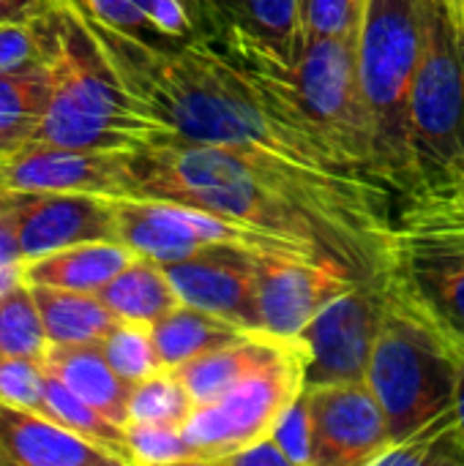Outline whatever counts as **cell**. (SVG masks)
<instances>
[{
	"mask_svg": "<svg viewBox=\"0 0 464 466\" xmlns=\"http://www.w3.org/2000/svg\"><path fill=\"white\" fill-rule=\"evenodd\" d=\"M178 139L118 79L82 14L66 8L63 46L52 60V96L33 142L79 150H137Z\"/></svg>",
	"mask_w": 464,
	"mask_h": 466,
	"instance_id": "obj_3",
	"label": "cell"
},
{
	"mask_svg": "<svg viewBox=\"0 0 464 466\" xmlns=\"http://www.w3.org/2000/svg\"><path fill=\"white\" fill-rule=\"evenodd\" d=\"M49 347L101 344L118 317L93 292H68L52 287H30Z\"/></svg>",
	"mask_w": 464,
	"mask_h": 466,
	"instance_id": "obj_23",
	"label": "cell"
},
{
	"mask_svg": "<svg viewBox=\"0 0 464 466\" xmlns=\"http://www.w3.org/2000/svg\"><path fill=\"white\" fill-rule=\"evenodd\" d=\"M306 393L314 466L375 464L391 437L386 412L366 380L306 388Z\"/></svg>",
	"mask_w": 464,
	"mask_h": 466,
	"instance_id": "obj_12",
	"label": "cell"
},
{
	"mask_svg": "<svg viewBox=\"0 0 464 466\" xmlns=\"http://www.w3.org/2000/svg\"><path fill=\"white\" fill-rule=\"evenodd\" d=\"M424 44V0H366L356 33L361 93L375 126L380 180L399 197L416 186L410 93Z\"/></svg>",
	"mask_w": 464,
	"mask_h": 466,
	"instance_id": "obj_4",
	"label": "cell"
},
{
	"mask_svg": "<svg viewBox=\"0 0 464 466\" xmlns=\"http://www.w3.org/2000/svg\"><path fill=\"white\" fill-rule=\"evenodd\" d=\"M0 466H126L41 412L0 401Z\"/></svg>",
	"mask_w": 464,
	"mask_h": 466,
	"instance_id": "obj_15",
	"label": "cell"
},
{
	"mask_svg": "<svg viewBox=\"0 0 464 466\" xmlns=\"http://www.w3.org/2000/svg\"><path fill=\"white\" fill-rule=\"evenodd\" d=\"M454 350H457V358H459V380H457L454 407H457V415H459V423H462L464 431V347H454Z\"/></svg>",
	"mask_w": 464,
	"mask_h": 466,
	"instance_id": "obj_38",
	"label": "cell"
},
{
	"mask_svg": "<svg viewBox=\"0 0 464 466\" xmlns=\"http://www.w3.org/2000/svg\"><path fill=\"white\" fill-rule=\"evenodd\" d=\"M49 339L25 279L0 292V358H33L44 360Z\"/></svg>",
	"mask_w": 464,
	"mask_h": 466,
	"instance_id": "obj_28",
	"label": "cell"
},
{
	"mask_svg": "<svg viewBox=\"0 0 464 466\" xmlns=\"http://www.w3.org/2000/svg\"><path fill=\"white\" fill-rule=\"evenodd\" d=\"M462 3H464V0H462Z\"/></svg>",
	"mask_w": 464,
	"mask_h": 466,
	"instance_id": "obj_40",
	"label": "cell"
},
{
	"mask_svg": "<svg viewBox=\"0 0 464 466\" xmlns=\"http://www.w3.org/2000/svg\"><path fill=\"white\" fill-rule=\"evenodd\" d=\"M410 142L416 186L464 175V30L446 0H424V44L410 93Z\"/></svg>",
	"mask_w": 464,
	"mask_h": 466,
	"instance_id": "obj_6",
	"label": "cell"
},
{
	"mask_svg": "<svg viewBox=\"0 0 464 466\" xmlns=\"http://www.w3.org/2000/svg\"><path fill=\"white\" fill-rule=\"evenodd\" d=\"M386 306L388 298L383 276H377L369 281H356L317 311L301 333L306 350V388L366 380Z\"/></svg>",
	"mask_w": 464,
	"mask_h": 466,
	"instance_id": "obj_8",
	"label": "cell"
},
{
	"mask_svg": "<svg viewBox=\"0 0 464 466\" xmlns=\"http://www.w3.org/2000/svg\"><path fill=\"white\" fill-rule=\"evenodd\" d=\"M44 366L57 377L71 393L104 412L109 420L129 423V396L131 382H126L104 358L101 344H74V347H49Z\"/></svg>",
	"mask_w": 464,
	"mask_h": 466,
	"instance_id": "obj_19",
	"label": "cell"
},
{
	"mask_svg": "<svg viewBox=\"0 0 464 466\" xmlns=\"http://www.w3.org/2000/svg\"><path fill=\"white\" fill-rule=\"evenodd\" d=\"M271 437L282 445L290 456L293 466H314V442H312V412H309V393H304L290 404L282 415Z\"/></svg>",
	"mask_w": 464,
	"mask_h": 466,
	"instance_id": "obj_34",
	"label": "cell"
},
{
	"mask_svg": "<svg viewBox=\"0 0 464 466\" xmlns=\"http://www.w3.org/2000/svg\"><path fill=\"white\" fill-rule=\"evenodd\" d=\"M101 352L109 360V366L131 385L164 369L150 325H142V322L118 319L109 328V333L101 339Z\"/></svg>",
	"mask_w": 464,
	"mask_h": 466,
	"instance_id": "obj_30",
	"label": "cell"
},
{
	"mask_svg": "<svg viewBox=\"0 0 464 466\" xmlns=\"http://www.w3.org/2000/svg\"><path fill=\"white\" fill-rule=\"evenodd\" d=\"M306 350L298 341L276 363L249 374L211 404L194 407L183 434L200 464H222L227 456L268 437L290 404L304 393Z\"/></svg>",
	"mask_w": 464,
	"mask_h": 466,
	"instance_id": "obj_7",
	"label": "cell"
},
{
	"mask_svg": "<svg viewBox=\"0 0 464 466\" xmlns=\"http://www.w3.org/2000/svg\"><path fill=\"white\" fill-rule=\"evenodd\" d=\"M391 300L429 322L451 347H464V251L397 243V259L383 273Z\"/></svg>",
	"mask_w": 464,
	"mask_h": 466,
	"instance_id": "obj_13",
	"label": "cell"
},
{
	"mask_svg": "<svg viewBox=\"0 0 464 466\" xmlns=\"http://www.w3.org/2000/svg\"><path fill=\"white\" fill-rule=\"evenodd\" d=\"M457 380L459 358L451 341L388 298L366 369V385L388 420V445L449 410L457 396Z\"/></svg>",
	"mask_w": 464,
	"mask_h": 466,
	"instance_id": "obj_5",
	"label": "cell"
},
{
	"mask_svg": "<svg viewBox=\"0 0 464 466\" xmlns=\"http://www.w3.org/2000/svg\"><path fill=\"white\" fill-rule=\"evenodd\" d=\"M366 0H301L304 35L356 38Z\"/></svg>",
	"mask_w": 464,
	"mask_h": 466,
	"instance_id": "obj_33",
	"label": "cell"
},
{
	"mask_svg": "<svg viewBox=\"0 0 464 466\" xmlns=\"http://www.w3.org/2000/svg\"><path fill=\"white\" fill-rule=\"evenodd\" d=\"M202 30L243 27L246 33L268 41L284 57H295L304 41L301 0H200Z\"/></svg>",
	"mask_w": 464,
	"mask_h": 466,
	"instance_id": "obj_20",
	"label": "cell"
},
{
	"mask_svg": "<svg viewBox=\"0 0 464 466\" xmlns=\"http://www.w3.org/2000/svg\"><path fill=\"white\" fill-rule=\"evenodd\" d=\"M224 466H293L290 461V456L282 451V445L268 434V437H263V440H257V442H252L249 448H243V451H238V453H232V456H227Z\"/></svg>",
	"mask_w": 464,
	"mask_h": 466,
	"instance_id": "obj_36",
	"label": "cell"
},
{
	"mask_svg": "<svg viewBox=\"0 0 464 466\" xmlns=\"http://www.w3.org/2000/svg\"><path fill=\"white\" fill-rule=\"evenodd\" d=\"M52 96V66L0 76V156L36 139Z\"/></svg>",
	"mask_w": 464,
	"mask_h": 466,
	"instance_id": "obj_24",
	"label": "cell"
},
{
	"mask_svg": "<svg viewBox=\"0 0 464 466\" xmlns=\"http://www.w3.org/2000/svg\"><path fill=\"white\" fill-rule=\"evenodd\" d=\"M25 262L52 251L118 238V199L82 191L3 194Z\"/></svg>",
	"mask_w": 464,
	"mask_h": 466,
	"instance_id": "obj_9",
	"label": "cell"
},
{
	"mask_svg": "<svg viewBox=\"0 0 464 466\" xmlns=\"http://www.w3.org/2000/svg\"><path fill=\"white\" fill-rule=\"evenodd\" d=\"M137 254L120 240H93L52 251L25 262L22 279L30 287H52L68 292H98L107 287Z\"/></svg>",
	"mask_w": 464,
	"mask_h": 466,
	"instance_id": "obj_18",
	"label": "cell"
},
{
	"mask_svg": "<svg viewBox=\"0 0 464 466\" xmlns=\"http://www.w3.org/2000/svg\"><path fill=\"white\" fill-rule=\"evenodd\" d=\"M16 191H82L131 197L129 150H79L27 142L0 156V194Z\"/></svg>",
	"mask_w": 464,
	"mask_h": 466,
	"instance_id": "obj_11",
	"label": "cell"
},
{
	"mask_svg": "<svg viewBox=\"0 0 464 466\" xmlns=\"http://www.w3.org/2000/svg\"><path fill=\"white\" fill-rule=\"evenodd\" d=\"M49 374V371H46ZM41 415H46L49 420L66 426L68 431L90 440L93 445L115 453L123 464H131L129 451H126V426L109 420L104 412H98L96 407H90L88 401H82L77 393H71L57 377H46V390H44V407Z\"/></svg>",
	"mask_w": 464,
	"mask_h": 466,
	"instance_id": "obj_26",
	"label": "cell"
},
{
	"mask_svg": "<svg viewBox=\"0 0 464 466\" xmlns=\"http://www.w3.org/2000/svg\"><path fill=\"white\" fill-rule=\"evenodd\" d=\"M71 3H74V0H71Z\"/></svg>",
	"mask_w": 464,
	"mask_h": 466,
	"instance_id": "obj_39",
	"label": "cell"
},
{
	"mask_svg": "<svg viewBox=\"0 0 464 466\" xmlns=\"http://www.w3.org/2000/svg\"><path fill=\"white\" fill-rule=\"evenodd\" d=\"M298 341L279 339V336H271L265 330H246L241 339H235L224 347H216V350L178 366L175 374L186 385L194 407L211 404L219 396H224L230 388H235L238 382H243L249 374L276 363Z\"/></svg>",
	"mask_w": 464,
	"mask_h": 466,
	"instance_id": "obj_16",
	"label": "cell"
},
{
	"mask_svg": "<svg viewBox=\"0 0 464 466\" xmlns=\"http://www.w3.org/2000/svg\"><path fill=\"white\" fill-rule=\"evenodd\" d=\"M82 19L118 79L178 139L320 175L366 177L320 131L287 115L241 66L211 46L208 38L150 41L88 14Z\"/></svg>",
	"mask_w": 464,
	"mask_h": 466,
	"instance_id": "obj_2",
	"label": "cell"
},
{
	"mask_svg": "<svg viewBox=\"0 0 464 466\" xmlns=\"http://www.w3.org/2000/svg\"><path fill=\"white\" fill-rule=\"evenodd\" d=\"M66 8L27 22L0 25V76L52 66L63 46Z\"/></svg>",
	"mask_w": 464,
	"mask_h": 466,
	"instance_id": "obj_27",
	"label": "cell"
},
{
	"mask_svg": "<svg viewBox=\"0 0 464 466\" xmlns=\"http://www.w3.org/2000/svg\"><path fill=\"white\" fill-rule=\"evenodd\" d=\"M96 295L118 319L142 322V325L159 322L164 314H170L183 303L164 265L139 254Z\"/></svg>",
	"mask_w": 464,
	"mask_h": 466,
	"instance_id": "obj_22",
	"label": "cell"
},
{
	"mask_svg": "<svg viewBox=\"0 0 464 466\" xmlns=\"http://www.w3.org/2000/svg\"><path fill=\"white\" fill-rule=\"evenodd\" d=\"M46 366L33 358H0V401L41 412L46 390Z\"/></svg>",
	"mask_w": 464,
	"mask_h": 466,
	"instance_id": "obj_32",
	"label": "cell"
},
{
	"mask_svg": "<svg viewBox=\"0 0 464 466\" xmlns=\"http://www.w3.org/2000/svg\"><path fill=\"white\" fill-rule=\"evenodd\" d=\"M246 330L222 314L180 303L178 309H172L170 314H164L159 322L150 325L159 358L164 369H178L216 347H224L235 339H241Z\"/></svg>",
	"mask_w": 464,
	"mask_h": 466,
	"instance_id": "obj_21",
	"label": "cell"
},
{
	"mask_svg": "<svg viewBox=\"0 0 464 466\" xmlns=\"http://www.w3.org/2000/svg\"><path fill=\"white\" fill-rule=\"evenodd\" d=\"M372 466H464V431L451 404L405 440L388 445Z\"/></svg>",
	"mask_w": 464,
	"mask_h": 466,
	"instance_id": "obj_25",
	"label": "cell"
},
{
	"mask_svg": "<svg viewBox=\"0 0 464 466\" xmlns=\"http://www.w3.org/2000/svg\"><path fill=\"white\" fill-rule=\"evenodd\" d=\"M260 254L263 251L238 246H211L186 259L164 265V270L183 303L257 330L254 289Z\"/></svg>",
	"mask_w": 464,
	"mask_h": 466,
	"instance_id": "obj_14",
	"label": "cell"
},
{
	"mask_svg": "<svg viewBox=\"0 0 464 466\" xmlns=\"http://www.w3.org/2000/svg\"><path fill=\"white\" fill-rule=\"evenodd\" d=\"M361 281L342 265L287 254H260L254 319L257 330L298 341L317 311Z\"/></svg>",
	"mask_w": 464,
	"mask_h": 466,
	"instance_id": "obj_10",
	"label": "cell"
},
{
	"mask_svg": "<svg viewBox=\"0 0 464 466\" xmlns=\"http://www.w3.org/2000/svg\"><path fill=\"white\" fill-rule=\"evenodd\" d=\"M25 270V259L16 243V229H14V218L11 210L5 205V197L0 194V292L11 284H16L22 279Z\"/></svg>",
	"mask_w": 464,
	"mask_h": 466,
	"instance_id": "obj_35",
	"label": "cell"
},
{
	"mask_svg": "<svg viewBox=\"0 0 464 466\" xmlns=\"http://www.w3.org/2000/svg\"><path fill=\"white\" fill-rule=\"evenodd\" d=\"M394 216L397 243H421L464 251V175L424 183L399 197Z\"/></svg>",
	"mask_w": 464,
	"mask_h": 466,
	"instance_id": "obj_17",
	"label": "cell"
},
{
	"mask_svg": "<svg viewBox=\"0 0 464 466\" xmlns=\"http://www.w3.org/2000/svg\"><path fill=\"white\" fill-rule=\"evenodd\" d=\"M194 412V401L175 374V369H161L142 382L131 385L129 396V423H156L180 426Z\"/></svg>",
	"mask_w": 464,
	"mask_h": 466,
	"instance_id": "obj_29",
	"label": "cell"
},
{
	"mask_svg": "<svg viewBox=\"0 0 464 466\" xmlns=\"http://www.w3.org/2000/svg\"><path fill=\"white\" fill-rule=\"evenodd\" d=\"M126 451L137 466L200 464L180 426L126 423Z\"/></svg>",
	"mask_w": 464,
	"mask_h": 466,
	"instance_id": "obj_31",
	"label": "cell"
},
{
	"mask_svg": "<svg viewBox=\"0 0 464 466\" xmlns=\"http://www.w3.org/2000/svg\"><path fill=\"white\" fill-rule=\"evenodd\" d=\"M131 197L167 199L304 240L358 279L397 259L391 188L271 164L227 147L167 139L129 150Z\"/></svg>",
	"mask_w": 464,
	"mask_h": 466,
	"instance_id": "obj_1",
	"label": "cell"
},
{
	"mask_svg": "<svg viewBox=\"0 0 464 466\" xmlns=\"http://www.w3.org/2000/svg\"><path fill=\"white\" fill-rule=\"evenodd\" d=\"M74 8L71 0H0V25L3 22H27L52 11Z\"/></svg>",
	"mask_w": 464,
	"mask_h": 466,
	"instance_id": "obj_37",
	"label": "cell"
}]
</instances>
